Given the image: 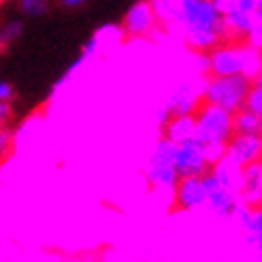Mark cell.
Returning <instances> with one entry per match:
<instances>
[{
	"label": "cell",
	"instance_id": "cell-1",
	"mask_svg": "<svg viewBox=\"0 0 262 262\" xmlns=\"http://www.w3.org/2000/svg\"><path fill=\"white\" fill-rule=\"evenodd\" d=\"M175 30L196 54H209L217 45L226 43L222 15L217 13L213 0H181Z\"/></svg>",
	"mask_w": 262,
	"mask_h": 262
},
{
	"label": "cell",
	"instance_id": "cell-2",
	"mask_svg": "<svg viewBox=\"0 0 262 262\" xmlns=\"http://www.w3.org/2000/svg\"><path fill=\"white\" fill-rule=\"evenodd\" d=\"M239 175L241 168L232 166L228 160L222 158L217 164L209 168V173L203 175L205 183V207L217 217H232L234 211L241 207L239 201Z\"/></svg>",
	"mask_w": 262,
	"mask_h": 262
},
{
	"label": "cell",
	"instance_id": "cell-3",
	"mask_svg": "<svg viewBox=\"0 0 262 262\" xmlns=\"http://www.w3.org/2000/svg\"><path fill=\"white\" fill-rule=\"evenodd\" d=\"M207 56L209 77H247L250 81L260 79V49L247 43H222L213 51H209Z\"/></svg>",
	"mask_w": 262,
	"mask_h": 262
},
{
	"label": "cell",
	"instance_id": "cell-4",
	"mask_svg": "<svg viewBox=\"0 0 262 262\" xmlns=\"http://www.w3.org/2000/svg\"><path fill=\"white\" fill-rule=\"evenodd\" d=\"M252 81L247 77H207L201 88V100L230 113L243 109Z\"/></svg>",
	"mask_w": 262,
	"mask_h": 262
},
{
	"label": "cell",
	"instance_id": "cell-5",
	"mask_svg": "<svg viewBox=\"0 0 262 262\" xmlns=\"http://www.w3.org/2000/svg\"><path fill=\"white\" fill-rule=\"evenodd\" d=\"M194 124H196V141L203 145H228L232 139V113L215 107V104L201 102L199 109L194 111Z\"/></svg>",
	"mask_w": 262,
	"mask_h": 262
},
{
	"label": "cell",
	"instance_id": "cell-6",
	"mask_svg": "<svg viewBox=\"0 0 262 262\" xmlns=\"http://www.w3.org/2000/svg\"><path fill=\"white\" fill-rule=\"evenodd\" d=\"M147 179L154 188L160 190H173L179 181L177 166H175V145L164 137L156 141V145L147 160Z\"/></svg>",
	"mask_w": 262,
	"mask_h": 262
},
{
	"label": "cell",
	"instance_id": "cell-7",
	"mask_svg": "<svg viewBox=\"0 0 262 262\" xmlns=\"http://www.w3.org/2000/svg\"><path fill=\"white\" fill-rule=\"evenodd\" d=\"M107 34H109V28H102V30H98L96 34H92V36L88 38V41L83 43V47H81V51L77 54V58L67 67L64 75L60 77V79H58L54 85H51V96L60 94V92L67 88V85L75 79V77L88 67L92 60H96V58L100 56V51H102V47H104V41H107Z\"/></svg>",
	"mask_w": 262,
	"mask_h": 262
},
{
	"label": "cell",
	"instance_id": "cell-8",
	"mask_svg": "<svg viewBox=\"0 0 262 262\" xmlns=\"http://www.w3.org/2000/svg\"><path fill=\"white\" fill-rule=\"evenodd\" d=\"M175 166L179 177H203L211 168L207 162L205 145L196 139L175 145Z\"/></svg>",
	"mask_w": 262,
	"mask_h": 262
},
{
	"label": "cell",
	"instance_id": "cell-9",
	"mask_svg": "<svg viewBox=\"0 0 262 262\" xmlns=\"http://www.w3.org/2000/svg\"><path fill=\"white\" fill-rule=\"evenodd\" d=\"M260 154H262V137L260 135H232V139L226 145L224 160H228L237 168H243L252 162H258Z\"/></svg>",
	"mask_w": 262,
	"mask_h": 262
},
{
	"label": "cell",
	"instance_id": "cell-10",
	"mask_svg": "<svg viewBox=\"0 0 262 262\" xmlns=\"http://www.w3.org/2000/svg\"><path fill=\"white\" fill-rule=\"evenodd\" d=\"M122 26H124V32L128 36H135V38L149 36L156 28H158V19L154 15L149 0H135L133 7L126 11Z\"/></svg>",
	"mask_w": 262,
	"mask_h": 262
},
{
	"label": "cell",
	"instance_id": "cell-11",
	"mask_svg": "<svg viewBox=\"0 0 262 262\" xmlns=\"http://www.w3.org/2000/svg\"><path fill=\"white\" fill-rule=\"evenodd\" d=\"M201 88L203 83L196 81H181L179 85H175V90L171 92L166 104L171 109L173 115H194V111L199 109L201 100Z\"/></svg>",
	"mask_w": 262,
	"mask_h": 262
},
{
	"label": "cell",
	"instance_id": "cell-12",
	"mask_svg": "<svg viewBox=\"0 0 262 262\" xmlns=\"http://www.w3.org/2000/svg\"><path fill=\"white\" fill-rule=\"evenodd\" d=\"M175 203L181 211H194V209L205 207V183L203 177H179L175 183Z\"/></svg>",
	"mask_w": 262,
	"mask_h": 262
},
{
	"label": "cell",
	"instance_id": "cell-13",
	"mask_svg": "<svg viewBox=\"0 0 262 262\" xmlns=\"http://www.w3.org/2000/svg\"><path fill=\"white\" fill-rule=\"evenodd\" d=\"M239 201L247 207H260L262 201V162H252L241 168L239 175Z\"/></svg>",
	"mask_w": 262,
	"mask_h": 262
},
{
	"label": "cell",
	"instance_id": "cell-14",
	"mask_svg": "<svg viewBox=\"0 0 262 262\" xmlns=\"http://www.w3.org/2000/svg\"><path fill=\"white\" fill-rule=\"evenodd\" d=\"M232 217L239 220L245 245H250L260 252V243H262V211H260V207L241 205L237 211H234Z\"/></svg>",
	"mask_w": 262,
	"mask_h": 262
},
{
	"label": "cell",
	"instance_id": "cell-15",
	"mask_svg": "<svg viewBox=\"0 0 262 262\" xmlns=\"http://www.w3.org/2000/svg\"><path fill=\"white\" fill-rule=\"evenodd\" d=\"M164 139L171 141L173 145L186 143L190 139H196V124L194 115H173L171 120L164 124Z\"/></svg>",
	"mask_w": 262,
	"mask_h": 262
},
{
	"label": "cell",
	"instance_id": "cell-16",
	"mask_svg": "<svg viewBox=\"0 0 262 262\" xmlns=\"http://www.w3.org/2000/svg\"><path fill=\"white\" fill-rule=\"evenodd\" d=\"M232 133L234 135H260L262 133V117L247 111L239 109L232 113Z\"/></svg>",
	"mask_w": 262,
	"mask_h": 262
},
{
	"label": "cell",
	"instance_id": "cell-17",
	"mask_svg": "<svg viewBox=\"0 0 262 262\" xmlns=\"http://www.w3.org/2000/svg\"><path fill=\"white\" fill-rule=\"evenodd\" d=\"M149 5L158 24L175 28V24L179 19V11H181V0H149Z\"/></svg>",
	"mask_w": 262,
	"mask_h": 262
},
{
	"label": "cell",
	"instance_id": "cell-18",
	"mask_svg": "<svg viewBox=\"0 0 262 262\" xmlns=\"http://www.w3.org/2000/svg\"><path fill=\"white\" fill-rule=\"evenodd\" d=\"M220 15H228V13H247V15H256L262 13V0H213Z\"/></svg>",
	"mask_w": 262,
	"mask_h": 262
},
{
	"label": "cell",
	"instance_id": "cell-19",
	"mask_svg": "<svg viewBox=\"0 0 262 262\" xmlns=\"http://www.w3.org/2000/svg\"><path fill=\"white\" fill-rule=\"evenodd\" d=\"M24 34V21L19 17H11L0 24V51H7L15 45Z\"/></svg>",
	"mask_w": 262,
	"mask_h": 262
},
{
	"label": "cell",
	"instance_id": "cell-20",
	"mask_svg": "<svg viewBox=\"0 0 262 262\" xmlns=\"http://www.w3.org/2000/svg\"><path fill=\"white\" fill-rule=\"evenodd\" d=\"M17 7L26 17H43L49 11V0H17Z\"/></svg>",
	"mask_w": 262,
	"mask_h": 262
},
{
	"label": "cell",
	"instance_id": "cell-21",
	"mask_svg": "<svg viewBox=\"0 0 262 262\" xmlns=\"http://www.w3.org/2000/svg\"><path fill=\"white\" fill-rule=\"evenodd\" d=\"M243 109L262 117V83H260V79L252 81V88H250V92H247L245 102H243Z\"/></svg>",
	"mask_w": 262,
	"mask_h": 262
},
{
	"label": "cell",
	"instance_id": "cell-22",
	"mask_svg": "<svg viewBox=\"0 0 262 262\" xmlns=\"http://www.w3.org/2000/svg\"><path fill=\"white\" fill-rule=\"evenodd\" d=\"M13 145H15V135H13V130L3 128L0 130V162H5L9 158V154L13 151Z\"/></svg>",
	"mask_w": 262,
	"mask_h": 262
},
{
	"label": "cell",
	"instance_id": "cell-23",
	"mask_svg": "<svg viewBox=\"0 0 262 262\" xmlns=\"http://www.w3.org/2000/svg\"><path fill=\"white\" fill-rule=\"evenodd\" d=\"M15 98V88H13L11 81L0 79V102H11Z\"/></svg>",
	"mask_w": 262,
	"mask_h": 262
},
{
	"label": "cell",
	"instance_id": "cell-24",
	"mask_svg": "<svg viewBox=\"0 0 262 262\" xmlns=\"http://www.w3.org/2000/svg\"><path fill=\"white\" fill-rule=\"evenodd\" d=\"M11 117H13V107H11V102H0V130L9 126Z\"/></svg>",
	"mask_w": 262,
	"mask_h": 262
},
{
	"label": "cell",
	"instance_id": "cell-25",
	"mask_svg": "<svg viewBox=\"0 0 262 262\" xmlns=\"http://www.w3.org/2000/svg\"><path fill=\"white\" fill-rule=\"evenodd\" d=\"M171 117H173V113H171V109H168V104L164 102L158 107V111H156V124H158L160 128H164V124L171 120Z\"/></svg>",
	"mask_w": 262,
	"mask_h": 262
},
{
	"label": "cell",
	"instance_id": "cell-26",
	"mask_svg": "<svg viewBox=\"0 0 262 262\" xmlns=\"http://www.w3.org/2000/svg\"><path fill=\"white\" fill-rule=\"evenodd\" d=\"M196 75H209V56L207 54H196Z\"/></svg>",
	"mask_w": 262,
	"mask_h": 262
},
{
	"label": "cell",
	"instance_id": "cell-27",
	"mask_svg": "<svg viewBox=\"0 0 262 262\" xmlns=\"http://www.w3.org/2000/svg\"><path fill=\"white\" fill-rule=\"evenodd\" d=\"M58 3L64 9H81V7H85L90 3V0H58Z\"/></svg>",
	"mask_w": 262,
	"mask_h": 262
},
{
	"label": "cell",
	"instance_id": "cell-28",
	"mask_svg": "<svg viewBox=\"0 0 262 262\" xmlns=\"http://www.w3.org/2000/svg\"><path fill=\"white\" fill-rule=\"evenodd\" d=\"M0 3H9V0H0Z\"/></svg>",
	"mask_w": 262,
	"mask_h": 262
}]
</instances>
